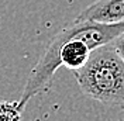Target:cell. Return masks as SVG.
I'll list each match as a JSON object with an SVG mask.
<instances>
[{
	"label": "cell",
	"mask_w": 124,
	"mask_h": 121,
	"mask_svg": "<svg viewBox=\"0 0 124 121\" xmlns=\"http://www.w3.org/2000/svg\"><path fill=\"white\" fill-rule=\"evenodd\" d=\"M124 31V21L118 24H100L94 21H78L62 28L48 44L39 60L31 69L21 97L17 101L23 111L34 96L48 91L54 75L61 65L69 70L83 66L89 55L97 46L111 42Z\"/></svg>",
	"instance_id": "obj_1"
},
{
	"label": "cell",
	"mask_w": 124,
	"mask_h": 121,
	"mask_svg": "<svg viewBox=\"0 0 124 121\" xmlns=\"http://www.w3.org/2000/svg\"><path fill=\"white\" fill-rule=\"evenodd\" d=\"M72 73L83 94L108 106H124V60L111 42L93 49Z\"/></svg>",
	"instance_id": "obj_2"
},
{
	"label": "cell",
	"mask_w": 124,
	"mask_h": 121,
	"mask_svg": "<svg viewBox=\"0 0 124 121\" xmlns=\"http://www.w3.org/2000/svg\"><path fill=\"white\" fill-rule=\"evenodd\" d=\"M78 21H94L100 24H118L124 21V0H96L82 10Z\"/></svg>",
	"instance_id": "obj_3"
},
{
	"label": "cell",
	"mask_w": 124,
	"mask_h": 121,
	"mask_svg": "<svg viewBox=\"0 0 124 121\" xmlns=\"http://www.w3.org/2000/svg\"><path fill=\"white\" fill-rule=\"evenodd\" d=\"M0 121H21V110L17 101L0 100Z\"/></svg>",
	"instance_id": "obj_4"
},
{
	"label": "cell",
	"mask_w": 124,
	"mask_h": 121,
	"mask_svg": "<svg viewBox=\"0 0 124 121\" xmlns=\"http://www.w3.org/2000/svg\"><path fill=\"white\" fill-rule=\"evenodd\" d=\"M111 44L114 45V48L117 49L118 55H120V56H121V59L124 60V31L118 35V37H116L113 41H111Z\"/></svg>",
	"instance_id": "obj_5"
},
{
	"label": "cell",
	"mask_w": 124,
	"mask_h": 121,
	"mask_svg": "<svg viewBox=\"0 0 124 121\" xmlns=\"http://www.w3.org/2000/svg\"><path fill=\"white\" fill-rule=\"evenodd\" d=\"M123 110H124V106H123Z\"/></svg>",
	"instance_id": "obj_6"
},
{
	"label": "cell",
	"mask_w": 124,
	"mask_h": 121,
	"mask_svg": "<svg viewBox=\"0 0 124 121\" xmlns=\"http://www.w3.org/2000/svg\"><path fill=\"white\" fill-rule=\"evenodd\" d=\"M123 121H124V120H123Z\"/></svg>",
	"instance_id": "obj_7"
}]
</instances>
